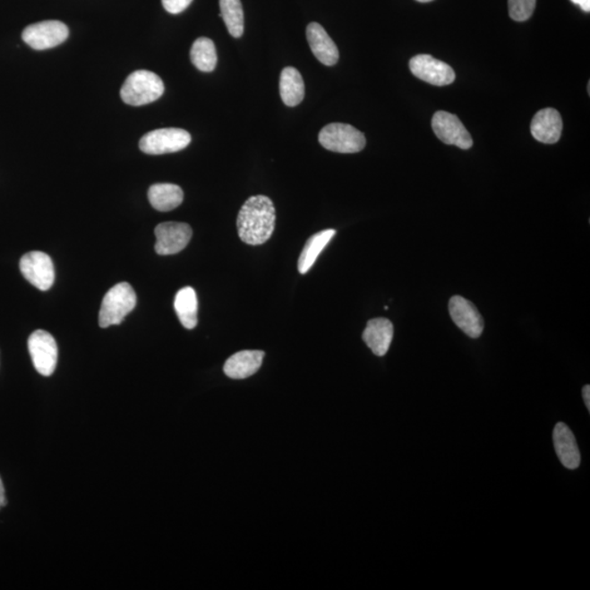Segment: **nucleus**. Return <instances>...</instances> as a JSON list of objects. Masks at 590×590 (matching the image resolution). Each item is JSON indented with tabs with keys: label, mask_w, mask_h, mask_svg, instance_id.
Listing matches in <instances>:
<instances>
[{
	"label": "nucleus",
	"mask_w": 590,
	"mask_h": 590,
	"mask_svg": "<svg viewBox=\"0 0 590 590\" xmlns=\"http://www.w3.org/2000/svg\"><path fill=\"white\" fill-rule=\"evenodd\" d=\"M237 232L245 244L262 245L270 239L276 226V208L267 196L250 197L237 216Z\"/></svg>",
	"instance_id": "obj_1"
},
{
	"label": "nucleus",
	"mask_w": 590,
	"mask_h": 590,
	"mask_svg": "<svg viewBox=\"0 0 590 590\" xmlns=\"http://www.w3.org/2000/svg\"><path fill=\"white\" fill-rule=\"evenodd\" d=\"M165 83L157 73L149 71L133 72L121 89V98L128 106L141 107L160 98Z\"/></svg>",
	"instance_id": "obj_2"
},
{
	"label": "nucleus",
	"mask_w": 590,
	"mask_h": 590,
	"mask_svg": "<svg viewBox=\"0 0 590 590\" xmlns=\"http://www.w3.org/2000/svg\"><path fill=\"white\" fill-rule=\"evenodd\" d=\"M136 304V292L130 284L122 282V284L114 286L103 297L98 325L102 329L120 325L124 319L135 309Z\"/></svg>",
	"instance_id": "obj_3"
},
{
	"label": "nucleus",
	"mask_w": 590,
	"mask_h": 590,
	"mask_svg": "<svg viewBox=\"0 0 590 590\" xmlns=\"http://www.w3.org/2000/svg\"><path fill=\"white\" fill-rule=\"evenodd\" d=\"M319 141L327 150L338 153L360 152L366 145L363 133L342 123L326 125L320 133Z\"/></svg>",
	"instance_id": "obj_4"
},
{
	"label": "nucleus",
	"mask_w": 590,
	"mask_h": 590,
	"mask_svg": "<svg viewBox=\"0 0 590 590\" xmlns=\"http://www.w3.org/2000/svg\"><path fill=\"white\" fill-rule=\"evenodd\" d=\"M191 141V133L181 128H162L142 136L139 148L147 155L158 156L181 151Z\"/></svg>",
	"instance_id": "obj_5"
},
{
	"label": "nucleus",
	"mask_w": 590,
	"mask_h": 590,
	"mask_svg": "<svg viewBox=\"0 0 590 590\" xmlns=\"http://www.w3.org/2000/svg\"><path fill=\"white\" fill-rule=\"evenodd\" d=\"M68 37V27L57 20H47V21L31 24L22 32L23 42L37 51L61 46Z\"/></svg>",
	"instance_id": "obj_6"
},
{
	"label": "nucleus",
	"mask_w": 590,
	"mask_h": 590,
	"mask_svg": "<svg viewBox=\"0 0 590 590\" xmlns=\"http://www.w3.org/2000/svg\"><path fill=\"white\" fill-rule=\"evenodd\" d=\"M28 346L34 368L43 376H51L58 360L57 344L54 337L46 330H36L30 336Z\"/></svg>",
	"instance_id": "obj_7"
},
{
	"label": "nucleus",
	"mask_w": 590,
	"mask_h": 590,
	"mask_svg": "<svg viewBox=\"0 0 590 590\" xmlns=\"http://www.w3.org/2000/svg\"><path fill=\"white\" fill-rule=\"evenodd\" d=\"M20 271L30 284L41 291L51 289L56 281L53 261L43 252H27L20 261Z\"/></svg>",
	"instance_id": "obj_8"
},
{
	"label": "nucleus",
	"mask_w": 590,
	"mask_h": 590,
	"mask_svg": "<svg viewBox=\"0 0 590 590\" xmlns=\"http://www.w3.org/2000/svg\"><path fill=\"white\" fill-rule=\"evenodd\" d=\"M432 128L436 137L446 145L456 146L464 150L474 145L469 132L454 114L436 112L432 118Z\"/></svg>",
	"instance_id": "obj_9"
},
{
	"label": "nucleus",
	"mask_w": 590,
	"mask_h": 590,
	"mask_svg": "<svg viewBox=\"0 0 590 590\" xmlns=\"http://www.w3.org/2000/svg\"><path fill=\"white\" fill-rule=\"evenodd\" d=\"M156 252L158 255H175L182 252L191 242L192 230L187 223H160L155 230Z\"/></svg>",
	"instance_id": "obj_10"
},
{
	"label": "nucleus",
	"mask_w": 590,
	"mask_h": 590,
	"mask_svg": "<svg viewBox=\"0 0 590 590\" xmlns=\"http://www.w3.org/2000/svg\"><path fill=\"white\" fill-rule=\"evenodd\" d=\"M409 67L416 78L433 86H449L456 79L452 67L431 56H416L411 58Z\"/></svg>",
	"instance_id": "obj_11"
},
{
	"label": "nucleus",
	"mask_w": 590,
	"mask_h": 590,
	"mask_svg": "<svg viewBox=\"0 0 590 590\" xmlns=\"http://www.w3.org/2000/svg\"><path fill=\"white\" fill-rule=\"evenodd\" d=\"M449 314L456 325L470 338L477 339L483 332V319L473 302L455 295L449 301Z\"/></svg>",
	"instance_id": "obj_12"
},
{
	"label": "nucleus",
	"mask_w": 590,
	"mask_h": 590,
	"mask_svg": "<svg viewBox=\"0 0 590 590\" xmlns=\"http://www.w3.org/2000/svg\"><path fill=\"white\" fill-rule=\"evenodd\" d=\"M562 127L563 123L560 113L554 108L548 107L535 114L532 125H530V131L535 141L552 145L561 138Z\"/></svg>",
	"instance_id": "obj_13"
},
{
	"label": "nucleus",
	"mask_w": 590,
	"mask_h": 590,
	"mask_svg": "<svg viewBox=\"0 0 590 590\" xmlns=\"http://www.w3.org/2000/svg\"><path fill=\"white\" fill-rule=\"evenodd\" d=\"M311 51L325 66H334L339 61V51L334 41L320 23L312 22L306 28Z\"/></svg>",
	"instance_id": "obj_14"
},
{
	"label": "nucleus",
	"mask_w": 590,
	"mask_h": 590,
	"mask_svg": "<svg viewBox=\"0 0 590 590\" xmlns=\"http://www.w3.org/2000/svg\"><path fill=\"white\" fill-rule=\"evenodd\" d=\"M265 352L244 350L230 356L223 366L227 378L244 380L259 372L264 360Z\"/></svg>",
	"instance_id": "obj_15"
},
{
	"label": "nucleus",
	"mask_w": 590,
	"mask_h": 590,
	"mask_svg": "<svg viewBox=\"0 0 590 590\" xmlns=\"http://www.w3.org/2000/svg\"><path fill=\"white\" fill-rule=\"evenodd\" d=\"M553 443L555 452L561 460L564 467L568 469H577L581 464V453L575 436L565 423H560L555 425L553 431Z\"/></svg>",
	"instance_id": "obj_16"
},
{
	"label": "nucleus",
	"mask_w": 590,
	"mask_h": 590,
	"mask_svg": "<svg viewBox=\"0 0 590 590\" xmlns=\"http://www.w3.org/2000/svg\"><path fill=\"white\" fill-rule=\"evenodd\" d=\"M394 337V325L388 319L371 320L362 335L366 346L375 355L388 354Z\"/></svg>",
	"instance_id": "obj_17"
},
{
	"label": "nucleus",
	"mask_w": 590,
	"mask_h": 590,
	"mask_svg": "<svg viewBox=\"0 0 590 590\" xmlns=\"http://www.w3.org/2000/svg\"><path fill=\"white\" fill-rule=\"evenodd\" d=\"M149 201L158 211L167 212L175 209L184 201V192L175 184H155L149 188Z\"/></svg>",
	"instance_id": "obj_18"
},
{
	"label": "nucleus",
	"mask_w": 590,
	"mask_h": 590,
	"mask_svg": "<svg viewBox=\"0 0 590 590\" xmlns=\"http://www.w3.org/2000/svg\"><path fill=\"white\" fill-rule=\"evenodd\" d=\"M279 88L282 101L286 106L294 107L304 101L305 84L297 69L286 67L282 71Z\"/></svg>",
	"instance_id": "obj_19"
},
{
	"label": "nucleus",
	"mask_w": 590,
	"mask_h": 590,
	"mask_svg": "<svg viewBox=\"0 0 590 590\" xmlns=\"http://www.w3.org/2000/svg\"><path fill=\"white\" fill-rule=\"evenodd\" d=\"M175 309L181 324L186 329H194L198 323V300L192 286L183 287L177 292Z\"/></svg>",
	"instance_id": "obj_20"
},
{
	"label": "nucleus",
	"mask_w": 590,
	"mask_h": 590,
	"mask_svg": "<svg viewBox=\"0 0 590 590\" xmlns=\"http://www.w3.org/2000/svg\"><path fill=\"white\" fill-rule=\"evenodd\" d=\"M336 235V230H324L312 235L307 240L304 251H302L297 269L300 274L304 275L315 264L317 259L325 247Z\"/></svg>",
	"instance_id": "obj_21"
},
{
	"label": "nucleus",
	"mask_w": 590,
	"mask_h": 590,
	"mask_svg": "<svg viewBox=\"0 0 590 590\" xmlns=\"http://www.w3.org/2000/svg\"><path fill=\"white\" fill-rule=\"evenodd\" d=\"M191 61L203 73L215 71L218 56L215 43L208 38H197L191 49Z\"/></svg>",
	"instance_id": "obj_22"
},
{
	"label": "nucleus",
	"mask_w": 590,
	"mask_h": 590,
	"mask_svg": "<svg viewBox=\"0 0 590 590\" xmlns=\"http://www.w3.org/2000/svg\"><path fill=\"white\" fill-rule=\"evenodd\" d=\"M220 17L233 38H239L244 33V12L241 0H220Z\"/></svg>",
	"instance_id": "obj_23"
},
{
	"label": "nucleus",
	"mask_w": 590,
	"mask_h": 590,
	"mask_svg": "<svg viewBox=\"0 0 590 590\" xmlns=\"http://www.w3.org/2000/svg\"><path fill=\"white\" fill-rule=\"evenodd\" d=\"M535 0H509V16L515 21L523 22L533 16Z\"/></svg>",
	"instance_id": "obj_24"
},
{
	"label": "nucleus",
	"mask_w": 590,
	"mask_h": 590,
	"mask_svg": "<svg viewBox=\"0 0 590 590\" xmlns=\"http://www.w3.org/2000/svg\"><path fill=\"white\" fill-rule=\"evenodd\" d=\"M192 3V0H162L163 7L167 10V13L177 14L184 12L190 4Z\"/></svg>",
	"instance_id": "obj_25"
},
{
	"label": "nucleus",
	"mask_w": 590,
	"mask_h": 590,
	"mask_svg": "<svg viewBox=\"0 0 590 590\" xmlns=\"http://www.w3.org/2000/svg\"><path fill=\"white\" fill-rule=\"evenodd\" d=\"M571 2L577 4V6L581 7L584 12H590V0H571Z\"/></svg>",
	"instance_id": "obj_26"
},
{
	"label": "nucleus",
	"mask_w": 590,
	"mask_h": 590,
	"mask_svg": "<svg viewBox=\"0 0 590 590\" xmlns=\"http://www.w3.org/2000/svg\"><path fill=\"white\" fill-rule=\"evenodd\" d=\"M583 397H584L585 405H586L587 409L590 410V386L589 385L584 386Z\"/></svg>",
	"instance_id": "obj_27"
},
{
	"label": "nucleus",
	"mask_w": 590,
	"mask_h": 590,
	"mask_svg": "<svg viewBox=\"0 0 590 590\" xmlns=\"http://www.w3.org/2000/svg\"><path fill=\"white\" fill-rule=\"evenodd\" d=\"M6 503V497H4V488L2 478H0V509L4 508Z\"/></svg>",
	"instance_id": "obj_28"
},
{
	"label": "nucleus",
	"mask_w": 590,
	"mask_h": 590,
	"mask_svg": "<svg viewBox=\"0 0 590 590\" xmlns=\"http://www.w3.org/2000/svg\"><path fill=\"white\" fill-rule=\"evenodd\" d=\"M416 2H419V3H430V2H433V0H416Z\"/></svg>",
	"instance_id": "obj_29"
}]
</instances>
